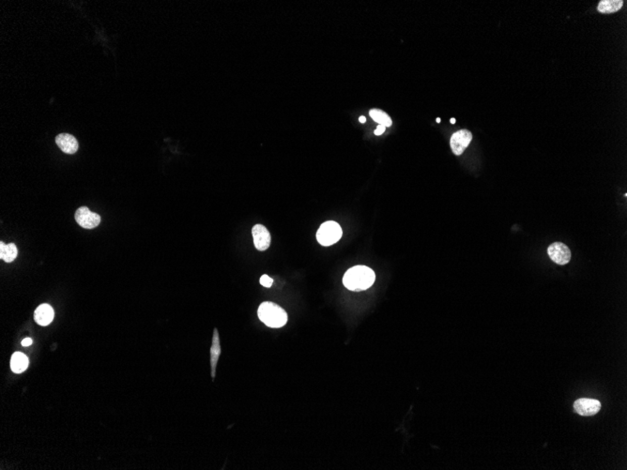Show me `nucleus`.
I'll list each match as a JSON object with an SVG mask.
<instances>
[{"label": "nucleus", "mask_w": 627, "mask_h": 470, "mask_svg": "<svg viewBox=\"0 0 627 470\" xmlns=\"http://www.w3.org/2000/svg\"><path fill=\"white\" fill-rule=\"evenodd\" d=\"M376 274L366 266H354L345 273L343 284L351 291H363L374 285Z\"/></svg>", "instance_id": "f257e3e1"}, {"label": "nucleus", "mask_w": 627, "mask_h": 470, "mask_svg": "<svg viewBox=\"0 0 627 470\" xmlns=\"http://www.w3.org/2000/svg\"><path fill=\"white\" fill-rule=\"evenodd\" d=\"M258 318L270 328H282L287 322V314L282 307L271 301L259 305Z\"/></svg>", "instance_id": "f03ea898"}, {"label": "nucleus", "mask_w": 627, "mask_h": 470, "mask_svg": "<svg viewBox=\"0 0 627 470\" xmlns=\"http://www.w3.org/2000/svg\"><path fill=\"white\" fill-rule=\"evenodd\" d=\"M343 231L339 224L334 221H328L320 225L317 232L318 243L322 246H330L342 238Z\"/></svg>", "instance_id": "7ed1b4c3"}, {"label": "nucleus", "mask_w": 627, "mask_h": 470, "mask_svg": "<svg viewBox=\"0 0 627 470\" xmlns=\"http://www.w3.org/2000/svg\"><path fill=\"white\" fill-rule=\"evenodd\" d=\"M74 218L78 225L85 229L96 228L101 223V216L95 212H90L87 206H81L75 214Z\"/></svg>", "instance_id": "20e7f679"}, {"label": "nucleus", "mask_w": 627, "mask_h": 470, "mask_svg": "<svg viewBox=\"0 0 627 470\" xmlns=\"http://www.w3.org/2000/svg\"><path fill=\"white\" fill-rule=\"evenodd\" d=\"M472 140V134L468 130H460L454 133L450 140V146L456 156L461 155Z\"/></svg>", "instance_id": "39448f33"}, {"label": "nucleus", "mask_w": 627, "mask_h": 470, "mask_svg": "<svg viewBox=\"0 0 627 470\" xmlns=\"http://www.w3.org/2000/svg\"><path fill=\"white\" fill-rule=\"evenodd\" d=\"M550 259L558 265L564 266L571 260V251L567 246L561 242H554L548 248Z\"/></svg>", "instance_id": "423d86ee"}, {"label": "nucleus", "mask_w": 627, "mask_h": 470, "mask_svg": "<svg viewBox=\"0 0 627 470\" xmlns=\"http://www.w3.org/2000/svg\"><path fill=\"white\" fill-rule=\"evenodd\" d=\"M601 409V403L595 399L581 398L574 403V410L581 416L591 417L597 414Z\"/></svg>", "instance_id": "0eeeda50"}, {"label": "nucleus", "mask_w": 627, "mask_h": 470, "mask_svg": "<svg viewBox=\"0 0 627 470\" xmlns=\"http://www.w3.org/2000/svg\"><path fill=\"white\" fill-rule=\"evenodd\" d=\"M252 234L255 247L258 251L263 252L271 245V234L264 225H256L252 228Z\"/></svg>", "instance_id": "6e6552de"}, {"label": "nucleus", "mask_w": 627, "mask_h": 470, "mask_svg": "<svg viewBox=\"0 0 627 470\" xmlns=\"http://www.w3.org/2000/svg\"><path fill=\"white\" fill-rule=\"evenodd\" d=\"M56 143L66 154H74L78 150L79 144L76 138L69 133H60L56 137Z\"/></svg>", "instance_id": "1a4fd4ad"}, {"label": "nucleus", "mask_w": 627, "mask_h": 470, "mask_svg": "<svg viewBox=\"0 0 627 470\" xmlns=\"http://www.w3.org/2000/svg\"><path fill=\"white\" fill-rule=\"evenodd\" d=\"M35 321L40 326L50 324L54 319L53 308L48 304H41L34 312Z\"/></svg>", "instance_id": "9d476101"}, {"label": "nucleus", "mask_w": 627, "mask_h": 470, "mask_svg": "<svg viewBox=\"0 0 627 470\" xmlns=\"http://www.w3.org/2000/svg\"><path fill=\"white\" fill-rule=\"evenodd\" d=\"M220 354H221V345H220L218 331H217V329H214L212 348H211V363H212V378H215V371H216V366H217Z\"/></svg>", "instance_id": "9b49d317"}, {"label": "nucleus", "mask_w": 627, "mask_h": 470, "mask_svg": "<svg viewBox=\"0 0 627 470\" xmlns=\"http://www.w3.org/2000/svg\"><path fill=\"white\" fill-rule=\"evenodd\" d=\"M27 366H28V358L27 356L24 353L15 352L11 359L12 370L16 374H21L26 371Z\"/></svg>", "instance_id": "f8f14e48"}, {"label": "nucleus", "mask_w": 627, "mask_h": 470, "mask_svg": "<svg viewBox=\"0 0 627 470\" xmlns=\"http://www.w3.org/2000/svg\"><path fill=\"white\" fill-rule=\"evenodd\" d=\"M623 5L621 0H602L598 4L597 10L602 14H613L618 12Z\"/></svg>", "instance_id": "ddd939ff"}, {"label": "nucleus", "mask_w": 627, "mask_h": 470, "mask_svg": "<svg viewBox=\"0 0 627 470\" xmlns=\"http://www.w3.org/2000/svg\"><path fill=\"white\" fill-rule=\"evenodd\" d=\"M18 254V250L14 243L6 245L4 242H0V258L7 263L14 261Z\"/></svg>", "instance_id": "4468645a"}, {"label": "nucleus", "mask_w": 627, "mask_h": 470, "mask_svg": "<svg viewBox=\"0 0 627 470\" xmlns=\"http://www.w3.org/2000/svg\"><path fill=\"white\" fill-rule=\"evenodd\" d=\"M370 117L372 120H375L377 123H379V125H383L385 127H391L393 122L389 117L388 114L383 112L379 109H371L369 111Z\"/></svg>", "instance_id": "2eb2a0df"}, {"label": "nucleus", "mask_w": 627, "mask_h": 470, "mask_svg": "<svg viewBox=\"0 0 627 470\" xmlns=\"http://www.w3.org/2000/svg\"><path fill=\"white\" fill-rule=\"evenodd\" d=\"M259 282H260L261 285H263L264 287H268V288L271 287L272 284H273V280L271 277H269L268 275H266V274L263 275V276H261Z\"/></svg>", "instance_id": "dca6fc26"}, {"label": "nucleus", "mask_w": 627, "mask_h": 470, "mask_svg": "<svg viewBox=\"0 0 627 470\" xmlns=\"http://www.w3.org/2000/svg\"><path fill=\"white\" fill-rule=\"evenodd\" d=\"M385 130H386V127L383 126V125H378V126L376 127L375 134L376 135H381L385 132Z\"/></svg>", "instance_id": "f3484780"}, {"label": "nucleus", "mask_w": 627, "mask_h": 470, "mask_svg": "<svg viewBox=\"0 0 627 470\" xmlns=\"http://www.w3.org/2000/svg\"><path fill=\"white\" fill-rule=\"evenodd\" d=\"M31 344H32V340L30 338H26V339H24L22 341V345L23 346H29Z\"/></svg>", "instance_id": "a211bd4d"}, {"label": "nucleus", "mask_w": 627, "mask_h": 470, "mask_svg": "<svg viewBox=\"0 0 627 470\" xmlns=\"http://www.w3.org/2000/svg\"><path fill=\"white\" fill-rule=\"evenodd\" d=\"M359 120H360V122H361V123H365V121H366V118H365V117H363V116H362V117H360Z\"/></svg>", "instance_id": "6ab92c4d"}, {"label": "nucleus", "mask_w": 627, "mask_h": 470, "mask_svg": "<svg viewBox=\"0 0 627 470\" xmlns=\"http://www.w3.org/2000/svg\"><path fill=\"white\" fill-rule=\"evenodd\" d=\"M451 123H452V124H455V123H456V120H455V119H451Z\"/></svg>", "instance_id": "aec40b11"}, {"label": "nucleus", "mask_w": 627, "mask_h": 470, "mask_svg": "<svg viewBox=\"0 0 627 470\" xmlns=\"http://www.w3.org/2000/svg\"><path fill=\"white\" fill-rule=\"evenodd\" d=\"M437 122H438V123H440V122H441V119H440V118H438V119H437Z\"/></svg>", "instance_id": "412c9836"}]
</instances>
